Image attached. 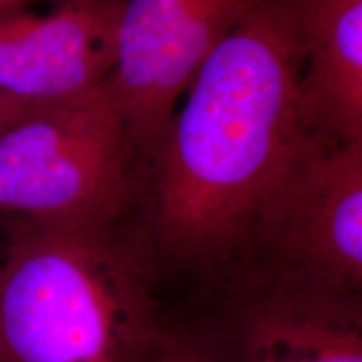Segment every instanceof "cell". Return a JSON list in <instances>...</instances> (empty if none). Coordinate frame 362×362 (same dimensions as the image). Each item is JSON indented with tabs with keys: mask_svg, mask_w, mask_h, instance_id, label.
<instances>
[{
	"mask_svg": "<svg viewBox=\"0 0 362 362\" xmlns=\"http://www.w3.org/2000/svg\"><path fill=\"white\" fill-rule=\"evenodd\" d=\"M141 168L107 81L47 103L0 131V230L131 218Z\"/></svg>",
	"mask_w": 362,
	"mask_h": 362,
	"instance_id": "cell-3",
	"label": "cell"
},
{
	"mask_svg": "<svg viewBox=\"0 0 362 362\" xmlns=\"http://www.w3.org/2000/svg\"><path fill=\"white\" fill-rule=\"evenodd\" d=\"M144 362H225L223 357L214 354L192 339L171 330L158 349Z\"/></svg>",
	"mask_w": 362,
	"mask_h": 362,
	"instance_id": "cell-9",
	"label": "cell"
},
{
	"mask_svg": "<svg viewBox=\"0 0 362 362\" xmlns=\"http://www.w3.org/2000/svg\"><path fill=\"white\" fill-rule=\"evenodd\" d=\"M52 103V101H51ZM47 103H37L29 101V99H22L17 96H11V94L0 93V131L7 126L19 123V121L25 119L35 111L45 106Z\"/></svg>",
	"mask_w": 362,
	"mask_h": 362,
	"instance_id": "cell-10",
	"label": "cell"
},
{
	"mask_svg": "<svg viewBox=\"0 0 362 362\" xmlns=\"http://www.w3.org/2000/svg\"><path fill=\"white\" fill-rule=\"evenodd\" d=\"M302 2V98L317 146L362 143V0Z\"/></svg>",
	"mask_w": 362,
	"mask_h": 362,
	"instance_id": "cell-8",
	"label": "cell"
},
{
	"mask_svg": "<svg viewBox=\"0 0 362 362\" xmlns=\"http://www.w3.org/2000/svg\"><path fill=\"white\" fill-rule=\"evenodd\" d=\"M259 0H116L107 79L144 168L193 76Z\"/></svg>",
	"mask_w": 362,
	"mask_h": 362,
	"instance_id": "cell-4",
	"label": "cell"
},
{
	"mask_svg": "<svg viewBox=\"0 0 362 362\" xmlns=\"http://www.w3.org/2000/svg\"><path fill=\"white\" fill-rule=\"evenodd\" d=\"M0 362H144L170 336L131 218L0 230Z\"/></svg>",
	"mask_w": 362,
	"mask_h": 362,
	"instance_id": "cell-2",
	"label": "cell"
},
{
	"mask_svg": "<svg viewBox=\"0 0 362 362\" xmlns=\"http://www.w3.org/2000/svg\"><path fill=\"white\" fill-rule=\"evenodd\" d=\"M223 361L362 362V305L314 280L269 269L235 310Z\"/></svg>",
	"mask_w": 362,
	"mask_h": 362,
	"instance_id": "cell-7",
	"label": "cell"
},
{
	"mask_svg": "<svg viewBox=\"0 0 362 362\" xmlns=\"http://www.w3.org/2000/svg\"><path fill=\"white\" fill-rule=\"evenodd\" d=\"M116 0H69L47 16L0 12V93L37 103L98 88L115 67Z\"/></svg>",
	"mask_w": 362,
	"mask_h": 362,
	"instance_id": "cell-6",
	"label": "cell"
},
{
	"mask_svg": "<svg viewBox=\"0 0 362 362\" xmlns=\"http://www.w3.org/2000/svg\"><path fill=\"white\" fill-rule=\"evenodd\" d=\"M269 269L325 285L362 305V143L317 146L257 225Z\"/></svg>",
	"mask_w": 362,
	"mask_h": 362,
	"instance_id": "cell-5",
	"label": "cell"
},
{
	"mask_svg": "<svg viewBox=\"0 0 362 362\" xmlns=\"http://www.w3.org/2000/svg\"><path fill=\"white\" fill-rule=\"evenodd\" d=\"M34 2V0H0V12L2 11H11V8H21L25 7V4ZM59 4L69 2V0H57Z\"/></svg>",
	"mask_w": 362,
	"mask_h": 362,
	"instance_id": "cell-11",
	"label": "cell"
},
{
	"mask_svg": "<svg viewBox=\"0 0 362 362\" xmlns=\"http://www.w3.org/2000/svg\"><path fill=\"white\" fill-rule=\"evenodd\" d=\"M310 146L302 2L259 0L193 76L149 161L151 247L198 264L245 248Z\"/></svg>",
	"mask_w": 362,
	"mask_h": 362,
	"instance_id": "cell-1",
	"label": "cell"
}]
</instances>
